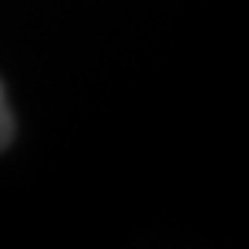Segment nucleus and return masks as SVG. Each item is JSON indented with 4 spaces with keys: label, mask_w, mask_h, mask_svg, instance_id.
Here are the masks:
<instances>
[{
    "label": "nucleus",
    "mask_w": 249,
    "mask_h": 249,
    "mask_svg": "<svg viewBox=\"0 0 249 249\" xmlns=\"http://www.w3.org/2000/svg\"><path fill=\"white\" fill-rule=\"evenodd\" d=\"M12 135H15V123H12V111H9V102L3 93V84H0V150L9 147Z\"/></svg>",
    "instance_id": "1"
}]
</instances>
